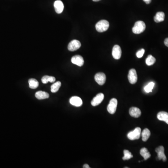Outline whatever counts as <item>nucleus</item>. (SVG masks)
<instances>
[{
	"instance_id": "c756f323",
	"label": "nucleus",
	"mask_w": 168,
	"mask_h": 168,
	"mask_svg": "<svg viewBox=\"0 0 168 168\" xmlns=\"http://www.w3.org/2000/svg\"><path fill=\"white\" fill-rule=\"evenodd\" d=\"M93 1H95V2H97V1H100V0H93Z\"/></svg>"
},
{
	"instance_id": "39448f33",
	"label": "nucleus",
	"mask_w": 168,
	"mask_h": 168,
	"mask_svg": "<svg viewBox=\"0 0 168 168\" xmlns=\"http://www.w3.org/2000/svg\"><path fill=\"white\" fill-rule=\"evenodd\" d=\"M129 82L131 84H135L137 81V75L136 71L135 69H131L129 71L128 74Z\"/></svg>"
},
{
	"instance_id": "5701e85b",
	"label": "nucleus",
	"mask_w": 168,
	"mask_h": 168,
	"mask_svg": "<svg viewBox=\"0 0 168 168\" xmlns=\"http://www.w3.org/2000/svg\"><path fill=\"white\" fill-rule=\"evenodd\" d=\"M156 59L152 55H149L146 59V63L148 66H152L156 62Z\"/></svg>"
},
{
	"instance_id": "f3484780",
	"label": "nucleus",
	"mask_w": 168,
	"mask_h": 168,
	"mask_svg": "<svg viewBox=\"0 0 168 168\" xmlns=\"http://www.w3.org/2000/svg\"><path fill=\"white\" fill-rule=\"evenodd\" d=\"M165 14L164 12H158L156 14L154 17V19L155 22L160 23L165 20Z\"/></svg>"
},
{
	"instance_id": "aec40b11",
	"label": "nucleus",
	"mask_w": 168,
	"mask_h": 168,
	"mask_svg": "<svg viewBox=\"0 0 168 168\" xmlns=\"http://www.w3.org/2000/svg\"><path fill=\"white\" fill-rule=\"evenodd\" d=\"M55 81H56V79L55 77L53 76H49L46 75L43 77L42 78V82L44 84H47L48 82L53 83Z\"/></svg>"
},
{
	"instance_id": "cd10ccee",
	"label": "nucleus",
	"mask_w": 168,
	"mask_h": 168,
	"mask_svg": "<svg viewBox=\"0 0 168 168\" xmlns=\"http://www.w3.org/2000/svg\"><path fill=\"white\" fill-rule=\"evenodd\" d=\"M143 1L147 4L150 3L151 2V0H143Z\"/></svg>"
},
{
	"instance_id": "423d86ee",
	"label": "nucleus",
	"mask_w": 168,
	"mask_h": 168,
	"mask_svg": "<svg viewBox=\"0 0 168 168\" xmlns=\"http://www.w3.org/2000/svg\"><path fill=\"white\" fill-rule=\"evenodd\" d=\"M94 79L99 85L102 86L104 85L106 80V76L104 73H97L94 77Z\"/></svg>"
},
{
	"instance_id": "393cba45",
	"label": "nucleus",
	"mask_w": 168,
	"mask_h": 168,
	"mask_svg": "<svg viewBox=\"0 0 168 168\" xmlns=\"http://www.w3.org/2000/svg\"><path fill=\"white\" fill-rule=\"evenodd\" d=\"M154 86H155V83L154 82H151L148 84L147 86H145L144 90L146 93L151 92L152 90L154 88Z\"/></svg>"
},
{
	"instance_id": "f8f14e48",
	"label": "nucleus",
	"mask_w": 168,
	"mask_h": 168,
	"mask_svg": "<svg viewBox=\"0 0 168 168\" xmlns=\"http://www.w3.org/2000/svg\"><path fill=\"white\" fill-rule=\"evenodd\" d=\"M54 7L57 13L61 14L63 11L64 5L63 2L60 0L56 1L54 3Z\"/></svg>"
},
{
	"instance_id": "dca6fc26",
	"label": "nucleus",
	"mask_w": 168,
	"mask_h": 168,
	"mask_svg": "<svg viewBox=\"0 0 168 168\" xmlns=\"http://www.w3.org/2000/svg\"><path fill=\"white\" fill-rule=\"evenodd\" d=\"M35 97L38 100H44L49 98V94L46 92L39 91L35 93Z\"/></svg>"
},
{
	"instance_id": "f03ea898",
	"label": "nucleus",
	"mask_w": 168,
	"mask_h": 168,
	"mask_svg": "<svg viewBox=\"0 0 168 168\" xmlns=\"http://www.w3.org/2000/svg\"><path fill=\"white\" fill-rule=\"evenodd\" d=\"M145 29L146 25L145 23L142 21H139L135 23V25L133 28L132 30L133 33L139 34L142 33Z\"/></svg>"
},
{
	"instance_id": "4468645a",
	"label": "nucleus",
	"mask_w": 168,
	"mask_h": 168,
	"mask_svg": "<svg viewBox=\"0 0 168 168\" xmlns=\"http://www.w3.org/2000/svg\"><path fill=\"white\" fill-rule=\"evenodd\" d=\"M129 115L132 117L138 118L141 115V111L138 108L136 107H132L129 109Z\"/></svg>"
},
{
	"instance_id": "9d476101",
	"label": "nucleus",
	"mask_w": 168,
	"mask_h": 168,
	"mask_svg": "<svg viewBox=\"0 0 168 168\" xmlns=\"http://www.w3.org/2000/svg\"><path fill=\"white\" fill-rule=\"evenodd\" d=\"M104 94L102 93H100L96 95L94 98H93L91 102V104L93 106H95L100 104L103 100H104Z\"/></svg>"
},
{
	"instance_id": "412c9836",
	"label": "nucleus",
	"mask_w": 168,
	"mask_h": 168,
	"mask_svg": "<svg viewBox=\"0 0 168 168\" xmlns=\"http://www.w3.org/2000/svg\"><path fill=\"white\" fill-rule=\"evenodd\" d=\"M61 86V83L60 81H57L56 83H54L53 84L51 85V92L53 93H57V91H59L60 87Z\"/></svg>"
},
{
	"instance_id": "a878e982",
	"label": "nucleus",
	"mask_w": 168,
	"mask_h": 168,
	"mask_svg": "<svg viewBox=\"0 0 168 168\" xmlns=\"http://www.w3.org/2000/svg\"><path fill=\"white\" fill-rule=\"evenodd\" d=\"M144 53H145V50L144 49H142L140 50H139L137 53H136V56L138 58H141V57L144 55Z\"/></svg>"
},
{
	"instance_id": "6ab92c4d",
	"label": "nucleus",
	"mask_w": 168,
	"mask_h": 168,
	"mask_svg": "<svg viewBox=\"0 0 168 168\" xmlns=\"http://www.w3.org/2000/svg\"><path fill=\"white\" fill-rule=\"evenodd\" d=\"M140 154L143 158L144 160H147L151 156L150 153L148 151L147 148H143L140 150Z\"/></svg>"
},
{
	"instance_id": "b1692460",
	"label": "nucleus",
	"mask_w": 168,
	"mask_h": 168,
	"mask_svg": "<svg viewBox=\"0 0 168 168\" xmlns=\"http://www.w3.org/2000/svg\"><path fill=\"white\" fill-rule=\"evenodd\" d=\"M124 156L122 158L123 160H128L130 159L133 158V156L132 155L131 153L128 150H124L123 151Z\"/></svg>"
},
{
	"instance_id": "bb28decb",
	"label": "nucleus",
	"mask_w": 168,
	"mask_h": 168,
	"mask_svg": "<svg viewBox=\"0 0 168 168\" xmlns=\"http://www.w3.org/2000/svg\"><path fill=\"white\" fill-rule=\"evenodd\" d=\"M165 44L166 46L168 47V38H166L165 39Z\"/></svg>"
},
{
	"instance_id": "6e6552de",
	"label": "nucleus",
	"mask_w": 168,
	"mask_h": 168,
	"mask_svg": "<svg viewBox=\"0 0 168 168\" xmlns=\"http://www.w3.org/2000/svg\"><path fill=\"white\" fill-rule=\"evenodd\" d=\"M156 152L158 154V160H162L163 162H165L167 160V158L165 155V148L162 146H160L159 147L156 148Z\"/></svg>"
},
{
	"instance_id": "7ed1b4c3",
	"label": "nucleus",
	"mask_w": 168,
	"mask_h": 168,
	"mask_svg": "<svg viewBox=\"0 0 168 168\" xmlns=\"http://www.w3.org/2000/svg\"><path fill=\"white\" fill-rule=\"evenodd\" d=\"M141 129L137 127L133 130L128 133L127 136L128 138L130 140H135L140 138L141 136Z\"/></svg>"
},
{
	"instance_id": "9b49d317",
	"label": "nucleus",
	"mask_w": 168,
	"mask_h": 168,
	"mask_svg": "<svg viewBox=\"0 0 168 168\" xmlns=\"http://www.w3.org/2000/svg\"><path fill=\"white\" fill-rule=\"evenodd\" d=\"M72 63L76 64L79 66H82L84 64V60L82 56L80 55H75L71 59Z\"/></svg>"
},
{
	"instance_id": "c85d7f7f",
	"label": "nucleus",
	"mask_w": 168,
	"mask_h": 168,
	"mask_svg": "<svg viewBox=\"0 0 168 168\" xmlns=\"http://www.w3.org/2000/svg\"><path fill=\"white\" fill-rule=\"evenodd\" d=\"M83 168H90L89 165H87V164H85L83 166Z\"/></svg>"
},
{
	"instance_id": "f257e3e1",
	"label": "nucleus",
	"mask_w": 168,
	"mask_h": 168,
	"mask_svg": "<svg viewBox=\"0 0 168 168\" xmlns=\"http://www.w3.org/2000/svg\"><path fill=\"white\" fill-rule=\"evenodd\" d=\"M109 27V23L106 20H102L97 23L95 25L96 30L99 32L106 31Z\"/></svg>"
},
{
	"instance_id": "1a4fd4ad",
	"label": "nucleus",
	"mask_w": 168,
	"mask_h": 168,
	"mask_svg": "<svg viewBox=\"0 0 168 168\" xmlns=\"http://www.w3.org/2000/svg\"><path fill=\"white\" fill-rule=\"evenodd\" d=\"M112 55L115 59H119L122 56V50L118 45H115L113 48Z\"/></svg>"
},
{
	"instance_id": "2eb2a0df",
	"label": "nucleus",
	"mask_w": 168,
	"mask_h": 168,
	"mask_svg": "<svg viewBox=\"0 0 168 168\" xmlns=\"http://www.w3.org/2000/svg\"><path fill=\"white\" fill-rule=\"evenodd\" d=\"M157 117L159 120L164 121L168 124V113L167 112L162 111L158 113Z\"/></svg>"
},
{
	"instance_id": "20e7f679",
	"label": "nucleus",
	"mask_w": 168,
	"mask_h": 168,
	"mask_svg": "<svg viewBox=\"0 0 168 168\" xmlns=\"http://www.w3.org/2000/svg\"><path fill=\"white\" fill-rule=\"evenodd\" d=\"M117 100L115 98L111 99L109 103L107 106V110L110 114L113 115L115 113L117 109Z\"/></svg>"
},
{
	"instance_id": "ddd939ff",
	"label": "nucleus",
	"mask_w": 168,
	"mask_h": 168,
	"mask_svg": "<svg viewBox=\"0 0 168 168\" xmlns=\"http://www.w3.org/2000/svg\"><path fill=\"white\" fill-rule=\"evenodd\" d=\"M70 103L71 105L76 107L80 106L83 104L82 100L81 98L77 96H73L71 97L70 99Z\"/></svg>"
},
{
	"instance_id": "0eeeda50",
	"label": "nucleus",
	"mask_w": 168,
	"mask_h": 168,
	"mask_svg": "<svg viewBox=\"0 0 168 168\" xmlns=\"http://www.w3.org/2000/svg\"><path fill=\"white\" fill-rule=\"evenodd\" d=\"M81 47V43L77 40H73L68 44V49L69 50L74 51L77 50Z\"/></svg>"
},
{
	"instance_id": "4be33fe9",
	"label": "nucleus",
	"mask_w": 168,
	"mask_h": 168,
	"mask_svg": "<svg viewBox=\"0 0 168 168\" xmlns=\"http://www.w3.org/2000/svg\"><path fill=\"white\" fill-rule=\"evenodd\" d=\"M29 87L31 89H36L39 86V83L35 79H30L29 80Z\"/></svg>"
},
{
	"instance_id": "a211bd4d",
	"label": "nucleus",
	"mask_w": 168,
	"mask_h": 168,
	"mask_svg": "<svg viewBox=\"0 0 168 168\" xmlns=\"http://www.w3.org/2000/svg\"><path fill=\"white\" fill-rule=\"evenodd\" d=\"M150 131L148 129H145L141 133V136L142 137V140L143 142H146L149 138L150 136Z\"/></svg>"
}]
</instances>
